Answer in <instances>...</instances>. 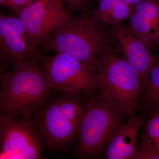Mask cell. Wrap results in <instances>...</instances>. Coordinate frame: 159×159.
I'll use <instances>...</instances> for the list:
<instances>
[{
	"label": "cell",
	"mask_w": 159,
	"mask_h": 159,
	"mask_svg": "<svg viewBox=\"0 0 159 159\" xmlns=\"http://www.w3.org/2000/svg\"><path fill=\"white\" fill-rule=\"evenodd\" d=\"M40 59L15 65L12 70L2 74L1 115L32 122V117L52 89Z\"/></svg>",
	"instance_id": "1"
},
{
	"label": "cell",
	"mask_w": 159,
	"mask_h": 159,
	"mask_svg": "<svg viewBox=\"0 0 159 159\" xmlns=\"http://www.w3.org/2000/svg\"><path fill=\"white\" fill-rule=\"evenodd\" d=\"M108 44L104 25L85 10L72 16L41 47L45 51L68 54L94 69L99 54Z\"/></svg>",
	"instance_id": "2"
},
{
	"label": "cell",
	"mask_w": 159,
	"mask_h": 159,
	"mask_svg": "<svg viewBox=\"0 0 159 159\" xmlns=\"http://www.w3.org/2000/svg\"><path fill=\"white\" fill-rule=\"evenodd\" d=\"M127 115L108 94L99 90L87 99L77 131L76 154L80 157H93L103 151Z\"/></svg>",
	"instance_id": "3"
},
{
	"label": "cell",
	"mask_w": 159,
	"mask_h": 159,
	"mask_svg": "<svg viewBox=\"0 0 159 159\" xmlns=\"http://www.w3.org/2000/svg\"><path fill=\"white\" fill-rule=\"evenodd\" d=\"M100 90L128 116L135 115L145 87L136 71L108 44L98 56L95 67Z\"/></svg>",
	"instance_id": "4"
},
{
	"label": "cell",
	"mask_w": 159,
	"mask_h": 159,
	"mask_svg": "<svg viewBox=\"0 0 159 159\" xmlns=\"http://www.w3.org/2000/svg\"><path fill=\"white\" fill-rule=\"evenodd\" d=\"M41 64L51 89L91 95L100 90L97 71L75 57L61 53L41 56Z\"/></svg>",
	"instance_id": "5"
},
{
	"label": "cell",
	"mask_w": 159,
	"mask_h": 159,
	"mask_svg": "<svg viewBox=\"0 0 159 159\" xmlns=\"http://www.w3.org/2000/svg\"><path fill=\"white\" fill-rule=\"evenodd\" d=\"M41 138L32 122L1 115L0 159L41 158L43 151Z\"/></svg>",
	"instance_id": "6"
},
{
	"label": "cell",
	"mask_w": 159,
	"mask_h": 159,
	"mask_svg": "<svg viewBox=\"0 0 159 159\" xmlns=\"http://www.w3.org/2000/svg\"><path fill=\"white\" fill-rule=\"evenodd\" d=\"M61 0H37L17 14L29 37L39 47L71 17Z\"/></svg>",
	"instance_id": "7"
},
{
	"label": "cell",
	"mask_w": 159,
	"mask_h": 159,
	"mask_svg": "<svg viewBox=\"0 0 159 159\" xmlns=\"http://www.w3.org/2000/svg\"><path fill=\"white\" fill-rule=\"evenodd\" d=\"M39 47L32 42L18 17L0 15L1 69L41 57Z\"/></svg>",
	"instance_id": "8"
},
{
	"label": "cell",
	"mask_w": 159,
	"mask_h": 159,
	"mask_svg": "<svg viewBox=\"0 0 159 159\" xmlns=\"http://www.w3.org/2000/svg\"><path fill=\"white\" fill-rule=\"evenodd\" d=\"M35 120L47 147L54 151L68 146L77 134L80 123L63 113L58 99L44 102L35 113Z\"/></svg>",
	"instance_id": "9"
},
{
	"label": "cell",
	"mask_w": 159,
	"mask_h": 159,
	"mask_svg": "<svg viewBox=\"0 0 159 159\" xmlns=\"http://www.w3.org/2000/svg\"><path fill=\"white\" fill-rule=\"evenodd\" d=\"M112 37L118 52L139 74L147 86L149 71L157 59L149 48L135 36L128 26L122 24L114 26Z\"/></svg>",
	"instance_id": "10"
},
{
	"label": "cell",
	"mask_w": 159,
	"mask_h": 159,
	"mask_svg": "<svg viewBox=\"0 0 159 159\" xmlns=\"http://www.w3.org/2000/svg\"><path fill=\"white\" fill-rule=\"evenodd\" d=\"M143 124L142 118L134 115L117 131L105 148L107 159H136V138Z\"/></svg>",
	"instance_id": "11"
},
{
	"label": "cell",
	"mask_w": 159,
	"mask_h": 159,
	"mask_svg": "<svg viewBox=\"0 0 159 159\" xmlns=\"http://www.w3.org/2000/svg\"><path fill=\"white\" fill-rule=\"evenodd\" d=\"M92 14L103 25L116 26L130 16L132 9L122 0H99Z\"/></svg>",
	"instance_id": "12"
},
{
	"label": "cell",
	"mask_w": 159,
	"mask_h": 159,
	"mask_svg": "<svg viewBox=\"0 0 159 159\" xmlns=\"http://www.w3.org/2000/svg\"><path fill=\"white\" fill-rule=\"evenodd\" d=\"M136 159H159V107L153 110L145 123Z\"/></svg>",
	"instance_id": "13"
},
{
	"label": "cell",
	"mask_w": 159,
	"mask_h": 159,
	"mask_svg": "<svg viewBox=\"0 0 159 159\" xmlns=\"http://www.w3.org/2000/svg\"><path fill=\"white\" fill-rule=\"evenodd\" d=\"M127 26L148 48L159 45V28L142 14L132 10Z\"/></svg>",
	"instance_id": "14"
},
{
	"label": "cell",
	"mask_w": 159,
	"mask_h": 159,
	"mask_svg": "<svg viewBox=\"0 0 159 159\" xmlns=\"http://www.w3.org/2000/svg\"><path fill=\"white\" fill-rule=\"evenodd\" d=\"M144 108L148 110L159 107V61L157 60L149 71L148 82L142 98Z\"/></svg>",
	"instance_id": "15"
},
{
	"label": "cell",
	"mask_w": 159,
	"mask_h": 159,
	"mask_svg": "<svg viewBox=\"0 0 159 159\" xmlns=\"http://www.w3.org/2000/svg\"><path fill=\"white\" fill-rule=\"evenodd\" d=\"M66 4L67 8L70 12L77 13L85 11L89 0H61Z\"/></svg>",
	"instance_id": "16"
},
{
	"label": "cell",
	"mask_w": 159,
	"mask_h": 159,
	"mask_svg": "<svg viewBox=\"0 0 159 159\" xmlns=\"http://www.w3.org/2000/svg\"><path fill=\"white\" fill-rule=\"evenodd\" d=\"M37 0H7V7L13 9L17 14Z\"/></svg>",
	"instance_id": "17"
},
{
	"label": "cell",
	"mask_w": 159,
	"mask_h": 159,
	"mask_svg": "<svg viewBox=\"0 0 159 159\" xmlns=\"http://www.w3.org/2000/svg\"><path fill=\"white\" fill-rule=\"evenodd\" d=\"M124 2L128 5L129 6H134L136 5L142 0H122Z\"/></svg>",
	"instance_id": "18"
},
{
	"label": "cell",
	"mask_w": 159,
	"mask_h": 159,
	"mask_svg": "<svg viewBox=\"0 0 159 159\" xmlns=\"http://www.w3.org/2000/svg\"><path fill=\"white\" fill-rule=\"evenodd\" d=\"M0 6L2 7H7V0H0Z\"/></svg>",
	"instance_id": "19"
},
{
	"label": "cell",
	"mask_w": 159,
	"mask_h": 159,
	"mask_svg": "<svg viewBox=\"0 0 159 159\" xmlns=\"http://www.w3.org/2000/svg\"><path fill=\"white\" fill-rule=\"evenodd\" d=\"M97 1H99V0H97Z\"/></svg>",
	"instance_id": "20"
}]
</instances>
